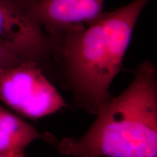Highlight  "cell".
Returning <instances> with one entry per match:
<instances>
[{"instance_id":"1","label":"cell","mask_w":157,"mask_h":157,"mask_svg":"<svg viewBox=\"0 0 157 157\" xmlns=\"http://www.w3.org/2000/svg\"><path fill=\"white\" fill-rule=\"evenodd\" d=\"M148 1L135 0L59 37L53 56L59 78L78 109L96 115L113 97L110 86L122 68L135 23Z\"/></svg>"},{"instance_id":"2","label":"cell","mask_w":157,"mask_h":157,"mask_svg":"<svg viewBox=\"0 0 157 157\" xmlns=\"http://www.w3.org/2000/svg\"><path fill=\"white\" fill-rule=\"evenodd\" d=\"M82 137L57 140L68 157H157V71L146 60L128 87L96 114Z\"/></svg>"},{"instance_id":"3","label":"cell","mask_w":157,"mask_h":157,"mask_svg":"<svg viewBox=\"0 0 157 157\" xmlns=\"http://www.w3.org/2000/svg\"><path fill=\"white\" fill-rule=\"evenodd\" d=\"M0 101L20 115L32 119L68 106L42 68L30 60L0 69Z\"/></svg>"},{"instance_id":"4","label":"cell","mask_w":157,"mask_h":157,"mask_svg":"<svg viewBox=\"0 0 157 157\" xmlns=\"http://www.w3.org/2000/svg\"><path fill=\"white\" fill-rule=\"evenodd\" d=\"M0 44L23 60L36 63L44 71L58 40L36 21L29 0H0Z\"/></svg>"},{"instance_id":"5","label":"cell","mask_w":157,"mask_h":157,"mask_svg":"<svg viewBox=\"0 0 157 157\" xmlns=\"http://www.w3.org/2000/svg\"><path fill=\"white\" fill-rule=\"evenodd\" d=\"M104 0H29L36 21L58 39L72 29L85 26L103 14Z\"/></svg>"},{"instance_id":"6","label":"cell","mask_w":157,"mask_h":157,"mask_svg":"<svg viewBox=\"0 0 157 157\" xmlns=\"http://www.w3.org/2000/svg\"><path fill=\"white\" fill-rule=\"evenodd\" d=\"M43 140L55 146L57 138L37 129L0 105V154L24 152L31 143Z\"/></svg>"},{"instance_id":"7","label":"cell","mask_w":157,"mask_h":157,"mask_svg":"<svg viewBox=\"0 0 157 157\" xmlns=\"http://www.w3.org/2000/svg\"><path fill=\"white\" fill-rule=\"evenodd\" d=\"M21 61L22 59L0 44V69L14 66Z\"/></svg>"},{"instance_id":"8","label":"cell","mask_w":157,"mask_h":157,"mask_svg":"<svg viewBox=\"0 0 157 157\" xmlns=\"http://www.w3.org/2000/svg\"><path fill=\"white\" fill-rule=\"evenodd\" d=\"M0 157H25L24 152L11 153V154H0Z\"/></svg>"}]
</instances>
